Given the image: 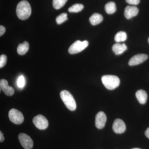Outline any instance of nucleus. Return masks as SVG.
<instances>
[{
	"mask_svg": "<svg viewBox=\"0 0 149 149\" xmlns=\"http://www.w3.org/2000/svg\"><path fill=\"white\" fill-rule=\"evenodd\" d=\"M60 97L68 109L70 111L75 110L76 104L73 96L68 91H62L60 93Z\"/></svg>",
	"mask_w": 149,
	"mask_h": 149,
	"instance_id": "obj_3",
	"label": "nucleus"
},
{
	"mask_svg": "<svg viewBox=\"0 0 149 149\" xmlns=\"http://www.w3.org/2000/svg\"><path fill=\"white\" fill-rule=\"evenodd\" d=\"M8 116L10 121L15 124H20L24 121L23 115L21 112L15 109H12L10 110Z\"/></svg>",
	"mask_w": 149,
	"mask_h": 149,
	"instance_id": "obj_5",
	"label": "nucleus"
},
{
	"mask_svg": "<svg viewBox=\"0 0 149 149\" xmlns=\"http://www.w3.org/2000/svg\"><path fill=\"white\" fill-rule=\"evenodd\" d=\"M68 0H53V6L56 9H59L65 5Z\"/></svg>",
	"mask_w": 149,
	"mask_h": 149,
	"instance_id": "obj_20",
	"label": "nucleus"
},
{
	"mask_svg": "<svg viewBox=\"0 0 149 149\" xmlns=\"http://www.w3.org/2000/svg\"><path fill=\"white\" fill-rule=\"evenodd\" d=\"M7 57L5 55H2L0 56V68H2L4 66L6 63Z\"/></svg>",
	"mask_w": 149,
	"mask_h": 149,
	"instance_id": "obj_23",
	"label": "nucleus"
},
{
	"mask_svg": "<svg viewBox=\"0 0 149 149\" xmlns=\"http://www.w3.org/2000/svg\"><path fill=\"white\" fill-rule=\"evenodd\" d=\"M112 50L116 55L121 54L127 49V46L125 44H121L118 43L115 44L112 47Z\"/></svg>",
	"mask_w": 149,
	"mask_h": 149,
	"instance_id": "obj_13",
	"label": "nucleus"
},
{
	"mask_svg": "<svg viewBox=\"0 0 149 149\" xmlns=\"http://www.w3.org/2000/svg\"><path fill=\"white\" fill-rule=\"evenodd\" d=\"M139 149V148H133V149Z\"/></svg>",
	"mask_w": 149,
	"mask_h": 149,
	"instance_id": "obj_28",
	"label": "nucleus"
},
{
	"mask_svg": "<svg viewBox=\"0 0 149 149\" xmlns=\"http://www.w3.org/2000/svg\"><path fill=\"white\" fill-rule=\"evenodd\" d=\"M88 45L89 43L86 40L83 42L77 40L70 47L68 52L71 54L78 53L85 49L88 47Z\"/></svg>",
	"mask_w": 149,
	"mask_h": 149,
	"instance_id": "obj_4",
	"label": "nucleus"
},
{
	"mask_svg": "<svg viewBox=\"0 0 149 149\" xmlns=\"http://www.w3.org/2000/svg\"><path fill=\"white\" fill-rule=\"evenodd\" d=\"M139 10L135 6H128L124 10V16L127 19H130L133 17L136 16L139 13Z\"/></svg>",
	"mask_w": 149,
	"mask_h": 149,
	"instance_id": "obj_12",
	"label": "nucleus"
},
{
	"mask_svg": "<svg viewBox=\"0 0 149 149\" xmlns=\"http://www.w3.org/2000/svg\"><path fill=\"white\" fill-rule=\"evenodd\" d=\"M148 42H149V39H148Z\"/></svg>",
	"mask_w": 149,
	"mask_h": 149,
	"instance_id": "obj_29",
	"label": "nucleus"
},
{
	"mask_svg": "<svg viewBox=\"0 0 149 149\" xmlns=\"http://www.w3.org/2000/svg\"><path fill=\"white\" fill-rule=\"evenodd\" d=\"M113 130L115 133L121 134L124 133L126 129L125 123L120 119H116L113 124Z\"/></svg>",
	"mask_w": 149,
	"mask_h": 149,
	"instance_id": "obj_9",
	"label": "nucleus"
},
{
	"mask_svg": "<svg viewBox=\"0 0 149 149\" xmlns=\"http://www.w3.org/2000/svg\"><path fill=\"white\" fill-rule=\"evenodd\" d=\"M148 58V56L146 54H139L133 56L130 59L128 64L130 66L137 65L143 62Z\"/></svg>",
	"mask_w": 149,
	"mask_h": 149,
	"instance_id": "obj_8",
	"label": "nucleus"
},
{
	"mask_svg": "<svg viewBox=\"0 0 149 149\" xmlns=\"http://www.w3.org/2000/svg\"><path fill=\"white\" fill-rule=\"evenodd\" d=\"M103 17L101 15L97 13L93 14V15L90 17V22L93 25H96L100 24L103 21Z\"/></svg>",
	"mask_w": 149,
	"mask_h": 149,
	"instance_id": "obj_15",
	"label": "nucleus"
},
{
	"mask_svg": "<svg viewBox=\"0 0 149 149\" xmlns=\"http://www.w3.org/2000/svg\"><path fill=\"white\" fill-rule=\"evenodd\" d=\"M84 6L81 4H75L68 8V11L70 13H78L83 10Z\"/></svg>",
	"mask_w": 149,
	"mask_h": 149,
	"instance_id": "obj_19",
	"label": "nucleus"
},
{
	"mask_svg": "<svg viewBox=\"0 0 149 149\" xmlns=\"http://www.w3.org/2000/svg\"><path fill=\"white\" fill-rule=\"evenodd\" d=\"M5 138L3 136V134L1 131H0V142H3Z\"/></svg>",
	"mask_w": 149,
	"mask_h": 149,
	"instance_id": "obj_26",
	"label": "nucleus"
},
{
	"mask_svg": "<svg viewBox=\"0 0 149 149\" xmlns=\"http://www.w3.org/2000/svg\"><path fill=\"white\" fill-rule=\"evenodd\" d=\"M126 2L131 5H137L140 2V0H125Z\"/></svg>",
	"mask_w": 149,
	"mask_h": 149,
	"instance_id": "obj_24",
	"label": "nucleus"
},
{
	"mask_svg": "<svg viewBox=\"0 0 149 149\" xmlns=\"http://www.w3.org/2000/svg\"><path fill=\"white\" fill-rule=\"evenodd\" d=\"M105 10L108 14H112L116 10V6L113 2H109L105 6Z\"/></svg>",
	"mask_w": 149,
	"mask_h": 149,
	"instance_id": "obj_17",
	"label": "nucleus"
},
{
	"mask_svg": "<svg viewBox=\"0 0 149 149\" xmlns=\"http://www.w3.org/2000/svg\"><path fill=\"white\" fill-rule=\"evenodd\" d=\"M6 32L5 27H4L2 25L0 26V36H2Z\"/></svg>",
	"mask_w": 149,
	"mask_h": 149,
	"instance_id": "obj_25",
	"label": "nucleus"
},
{
	"mask_svg": "<svg viewBox=\"0 0 149 149\" xmlns=\"http://www.w3.org/2000/svg\"><path fill=\"white\" fill-rule=\"evenodd\" d=\"M16 12L19 18L22 20H25L29 18L31 15V6L27 1H21L17 4Z\"/></svg>",
	"mask_w": 149,
	"mask_h": 149,
	"instance_id": "obj_1",
	"label": "nucleus"
},
{
	"mask_svg": "<svg viewBox=\"0 0 149 149\" xmlns=\"http://www.w3.org/2000/svg\"><path fill=\"white\" fill-rule=\"evenodd\" d=\"M145 135L149 139V127L147 128L145 132Z\"/></svg>",
	"mask_w": 149,
	"mask_h": 149,
	"instance_id": "obj_27",
	"label": "nucleus"
},
{
	"mask_svg": "<svg viewBox=\"0 0 149 149\" xmlns=\"http://www.w3.org/2000/svg\"><path fill=\"white\" fill-rule=\"evenodd\" d=\"M18 139L22 147L25 149H31L33 148V141L28 135L24 133L19 135Z\"/></svg>",
	"mask_w": 149,
	"mask_h": 149,
	"instance_id": "obj_7",
	"label": "nucleus"
},
{
	"mask_svg": "<svg viewBox=\"0 0 149 149\" xmlns=\"http://www.w3.org/2000/svg\"><path fill=\"white\" fill-rule=\"evenodd\" d=\"M107 121V116L104 113L100 111L97 113L95 117L96 127L98 129H102L104 127Z\"/></svg>",
	"mask_w": 149,
	"mask_h": 149,
	"instance_id": "obj_10",
	"label": "nucleus"
},
{
	"mask_svg": "<svg viewBox=\"0 0 149 149\" xmlns=\"http://www.w3.org/2000/svg\"><path fill=\"white\" fill-rule=\"evenodd\" d=\"M17 84L19 88H22L24 87L25 85V79L23 75H21L19 77Z\"/></svg>",
	"mask_w": 149,
	"mask_h": 149,
	"instance_id": "obj_22",
	"label": "nucleus"
},
{
	"mask_svg": "<svg viewBox=\"0 0 149 149\" xmlns=\"http://www.w3.org/2000/svg\"><path fill=\"white\" fill-rule=\"evenodd\" d=\"M29 49V45L28 42H24L22 44H19L17 48V53L19 55H24Z\"/></svg>",
	"mask_w": 149,
	"mask_h": 149,
	"instance_id": "obj_16",
	"label": "nucleus"
},
{
	"mask_svg": "<svg viewBox=\"0 0 149 149\" xmlns=\"http://www.w3.org/2000/svg\"><path fill=\"white\" fill-rule=\"evenodd\" d=\"M127 34L125 32L120 31L118 32L114 37L115 41L118 43L121 42H124L127 39Z\"/></svg>",
	"mask_w": 149,
	"mask_h": 149,
	"instance_id": "obj_18",
	"label": "nucleus"
},
{
	"mask_svg": "<svg viewBox=\"0 0 149 149\" xmlns=\"http://www.w3.org/2000/svg\"><path fill=\"white\" fill-rule=\"evenodd\" d=\"M0 87L3 92L7 96L13 95L15 93L14 89L11 86H9L7 80L1 79L0 81Z\"/></svg>",
	"mask_w": 149,
	"mask_h": 149,
	"instance_id": "obj_11",
	"label": "nucleus"
},
{
	"mask_svg": "<svg viewBox=\"0 0 149 149\" xmlns=\"http://www.w3.org/2000/svg\"><path fill=\"white\" fill-rule=\"evenodd\" d=\"M35 126L40 130H45L47 128L49 122L47 118L42 115H38L32 120Z\"/></svg>",
	"mask_w": 149,
	"mask_h": 149,
	"instance_id": "obj_6",
	"label": "nucleus"
},
{
	"mask_svg": "<svg viewBox=\"0 0 149 149\" xmlns=\"http://www.w3.org/2000/svg\"><path fill=\"white\" fill-rule=\"evenodd\" d=\"M136 95L140 103L143 104L146 103L148 99V95L146 91L143 90H139L136 92Z\"/></svg>",
	"mask_w": 149,
	"mask_h": 149,
	"instance_id": "obj_14",
	"label": "nucleus"
},
{
	"mask_svg": "<svg viewBox=\"0 0 149 149\" xmlns=\"http://www.w3.org/2000/svg\"><path fill=\"white\" fill-rule=\"evenodd\" d=\"M104 86L109 90H114L119 86L120 81L117 76L113 75H105L102 77Z\"/></svg>",
	"mask_w": 149,
	"mask_h": 149,
	"instance_id": "obj_2",
	"label": "nucleus"
},
{
	"mask_svg": "<svg viewBox=\"0 0 149 149\" xmlns=\"http://www.w3.org/2000/svg\"><path fill=\"white\" fill-rule=\"evenodd\" d=\"M67 14L66 13H63L57 17L56 22L58 24H61L67 20Z\"/></svg>",
	"mask_w": 149,
	"mask_h": 149,
	"instance_id": "obj_21",
	"label": "nucleus"
}]
</instances>
